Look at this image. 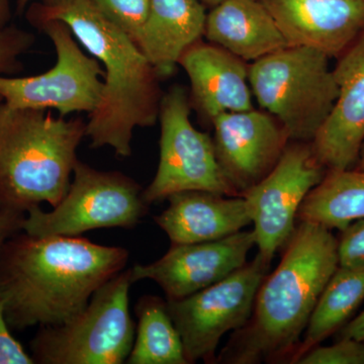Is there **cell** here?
<instances>
[{
	"label": "cell",
	"instance_id": "31",
	"mask_svg": "<svg viewBox=\"0 0 364 364\" xmlns=\"http://www.w3.org/2000/svg\"><path fill=\"white\" fill-rule=\"evenodd\" d=\"M64 1V0H41L40 2L42 4H47V6H52V4H57L59 2ZM31 0H18V13H23V9H26V6L30 4Z\"/></svg>",
	"mask_w": 364,
	"mask_h": 364
},
{
	"label": "cell",
	"instance_id": "32",
	"mask_svg": "<svg viewBox=\"0 0 364 364\" xmlns=\"http://www.w3.org/2000/svg\"><path fill=\"white\" fill-rule=\"evenodd\" d=\"M354 168L358 170H363L364 171V143L363 147H361L360 153H359V157L358 162H356Z\"/></svg>",
	"mask_w": 364,
	"mask_h": 364
},
{
	"label": "cell",
	"instance_id": "30",
	"mask_svg": "<svg viewBox=\"0 0 364 364\" xmlns=\"http://www.w3.org/2000/svg\"><path fill=\"white\" fill-rule=\"evenodd\" d=\"M11 18V2L9 0H0V28L9 26Z\"/></svg>",
	"mask_w": 364,
	"mask_h": 364
},
{
	"label": "cell",
	"instance_id": "9",
	"mask_svg": "<svg viewBox=\"0 0 364 364\" xmlns=\"http://www.w3.org/2000/svg\"><path fill=\"white\" fill-rule=\"evenodd\" d=\"M31 25L51 40L56 63L38 75H0V97L4 104L18 109H55L64 117L77 112L90 114L104 92L102 64L82 51L64 21L43 20Z\"/></svg>",
	"mask_w": 364,
	"mask_h": 364
},
{
	"label": "cell",
	"instance_id": "17",
	"mask_svg": "<svg viewBox=\"0 0 364 364\" xmlns=\"http://www.w3.org/2000/svg\"><path fill=\"white\" fill-rule=\"evenodd\" d=\"M168 207L154 221L171 245L221 240L252 224L249 205L242 196L203 191H182L168 198Z\"/></svg>",
	"mask_w": 364,
	"mask_h": 364
},
{
	"label": "cell",
	"instance_id": "34",
	"mask_svg": "<svg viewBox=\"0 0 364 364\" xmlns=\"http://www.w3.org/2000/svg\"><path fill=\"white\" fill-rule=\"evenodd\" d=\"M4 102V100H2V97H0V105H1V102Z\"/></svg>",
	"mask_w": 364,
	"mask_h": 364
},
{
	"label": "cell",
	"instance_id": "3",
	"mask_svg": "<svg viewBox=\"0 0 364 364\" xmlns=\"http://www.w3.org/2000/svg\"><path fill=\"white\" fill-rule=\"evenodd\" d=\"M279 267L263 279L252 316L223 349L225 363L293 358L326 284L339 267L338 240L330 230L301 222Z\"/></svg>",
	"mask_w": 364,
	"mask_h": 364
},
{
	"label": "cell",
	"instance_id": "1",
	"mask_svg": "<svg viewBox=\"0 0 364 364\" xmlns=\"http://www.w3.org/2000/svg\"><path fill=\"white\" fill-rule=\"evenodd\" d=\"M123 247L81 237H37L20 231L0 248V296L7 323L23 331L65 322L128 262Z\"/></svg>",
	"mask_w": 364,
	"mask_h": 364
},
{
	"label": "cell",
	"instance_id": "18",
	"mask_svg": "<svg viewBox=\"0 0 364 364\" xmlns=\"http://www.w3.org/2000/svg\"><path fill=\"white\" fill-rule=\"evenodd\" d=\"M200 0H151L147 20L135 43L160 78L171 76L182 54L205 33Z\"/></svg>",
	"mask_w": 364,
	"mask_h": 364
},
{
	"label": "cell",
	"instance_id": "28",
	"mask_svg": "<svg viewBox=\"0 0 364 364\" xmlns=\"http://www.w3.org/2000/svg\"><path fill=\"white\" fill-rule=\"evenodd\" d=\"M26 213L0 205V248L7 239L21 231Z\"/></svg>",
	"mask_w": 364,
	"mask_h": 364
},
{
	"label": "cell",
	"instance_id": "14",
	"mask_svg": "<svg viewBox=\"0 0 364 364\" xmlns=\"http://www.w3.org/2000/svg\"><path fill=\"white\" fill-rule=\"evenodd\" d=\"M340 56L333 69L338 97L311 143L327 171L355 166L364 143V31Z\"/></svg>",
	"mask_w": 364,
	"mask_h": 364
},
{
	"label": "cell",
	"instance_id": "6",
	"mask_svg": "<svg viewBox=\"0 0 364 364\" xmlns=\"http://www.w3.org/2000/svg\"><path fill=\"white\" fill-rule=\"evenodd\" d=\"M131 269L100 287L82 311L56 325L41 326L31 341L38 364H123L135 341L131 317Z\"/></svg>",
	"mask_w": 364,
	"mask_h": 364
},
{
	"label": "cell",
	"instance_id": "13",
	"mask_svg": "<svg viewBox=\"0 0 364 364\" xmlns=\"http://www.w3.org/2000/svg\"><path fill=\"white\" fill-rule=\"evenodd\" d=\"M212 123L218 161L240 196L274 168L289 140L274 117L254 109L225 112Z\"/></svg>",
	"mask_w": 364,
	"mask_h": 364
},
{
	"label": "cell",
	"instance_id": "22",
	"mask_svg": "<svg viewBox=\"0 0 364 364\" xmlns=\"http://www.w3.org/2000/svg\"><path fill=\"white\" fill-rule=\"evenodd\" d=\"M135 313L138 326L127 363L189 364L166 301L143 296L136 304Z\"/></svg>",
	"mask_w": 364,
	"mask_h": 364
},
{
	"label": "cell",
	"instance_id": "7",
	"mask_svg": "<svg viewBox=\"0 0 364 364\" xmlns=\"http://www.w3.org/2000/svg\"><path fill=\"white\" fill-rule=\"evenodd\" d=\"M63 200L49 212H26L21 231L32 236L77 237L104 228L133 229L147 215L143 189L121 172L100 171L79 161Z\"/></svg>",
	"mask_w": 364,
	"mask_h": 364
},
{
	"label": "cell",
	"instance_id": "5",
	"mask_svg": "<svg viewBox=\"0 0 364 364\" xmlns=\"http://www.w3.org/2000/svg\"><path fill=\"white\" fill-rule=\"evenodd\" d=\"M329 56L287 46L249 66V85L258 104L282 124L289 140L312 142L331 114L338 85Z\"/></svg>",
	"mask_w": 364,
	"mask_h": 364
},
{
	"label": "cell",
	"instance_id": "33",
	"mask_svg": "<svg viewBox=\"0 0 364 364\" xmlns=\"http://www.w3.org/2000/svg\"><path fill=\"white\" fill-rule=\"evenodd\" d=\"M203 1L205 2V4H208V6L214 7L218 6L219 4H221L224 0H203Z\"/></svg>",
	"mask_w": 364,
	"mask_h": 364
},
{
	"label": "cell",
	"instance_id": "21",
	"mask_svg": "<svg viewBox=\"0 0 364 364\" xmlns=\"http://www.w3.org/2000/svg\"><path fill=\"white\" fill-rule=\"evenodd\" d=\"M364 301V268L338 267L318 299L291 363L340 331Z\"/></svg>",
	"mask_w": 364,
	"mask_h": 364
},
{
	"label": "cell",
	"instance_id": "15",
	"mask_svg": "<svg viewBox=\"0 0 364 364\" xmlns=\"http://www.w3.org/2000/svg\"><path fill=\"white\" fill-rule=\"evenodd\" d=\"M287 45L339 56L364 31V0H261Z\"/></svg>",
	"mask_w": 364,
	"mask_h": 364
},
{
	"label": "cell",
	"instance_id": "19",
	"mask_svg": "<svg viewBox=\"0 0 364 364\" xmlns=\"http://www.w3.org/2000/svg\"><path fill=\"white\" fill-rule=\"evenodd\" d=\"M203 36L244 61L289 46L261 0H224L208 14Z\"/></svg>",
	"mask_w": 364,
	"mask_h": 364
},
{
	"label": "cell",
	"instance_id": "25",
	"mask_svg": "<svg viewBox=\"0 0 364 364\" xmlns=\"http://www.w3.org/2000/svg\"><path fill=\"white\" fill-rule=\"evenodd\" d=\"M294 363L299 364H364V341L340 338L331 346L313 347Z\"/></svg>",
	"mask_w": 364,
	"mask_h": 364
},
{
	"label": "cell",
	"instance_id": "26",
	"mask_svg": "<svg viewBox=\"0 0 364 364\" xmlns=\"http://www.w3.org/2000/svg\"><path fill=\"white\" fill-rule=\"evenodd\" d=\"M338 240L339 267L350 269L364 268V219L341 231Z\"/></svg>",
	"mask_w": 364,
	"mask_h": 364
},
{
	"label": "cell",
	"instance_id": "12",
	"mask_svg": "<svg viewBox=\"0 0 364 364\" xmlns=\"http://www.w3.org/2000/svg\"><path fill=\"white\" fill-rule=\"evenodd\" d=\"M256 245L253 231H242L221 240L171 245L160 259L131 268L132 282L152 280L167 301H178L221 282L247 263Z\"/></svg>",
	"mask_w": 364,
	"mask_h": 364
},
{
	"label": "cell",
	"instance_id": "8",
	"mask_svg": "<svg viewBox=\"0 0 364 364\" xmlns=\"http://www.w3.org/2000/svg\"><path fill=\"white\" fill-rule=\"evenodd\" d=\"M191 107L188 91L181 85L172 86L162 95L158 116L159 164L156 176L143 191L148 205L182 191L240 196L218 161L212 136L191 124Z\"/></svg>",
	"mask_w": 364,
	"mask_h": 364
},
{
	"label": "cell",
	"instance_id": "16",
	"mask_svg": "<svg viewBox=\"0 0 364 364\" xmlns=\"http://www.w3.org/2000/svg\"><path fill=\"white\" fill-rule=\"evenodd\" d=\"M179 65L191 81V105L212 121L225 112L253 109L245 61L220 46L196 42Z\"/></svg>",
	"mask_w": 364,
	"mask_h": 364
},
{
	"label": "cell",
	"instance_id": "20",
	"mask_svg": "<svg viewBox=\"0 0 364 364\" xmlns=\"http://www.w3.org/2000/svg\"><path fill=\"white\" fill-rule=\"evenodd\" d=\"M364 219V171L331 170L306 196L298 214L299 222L317 224L326 229H346Z\"/></svg>",
	"mask_w": 364,
	"mask_h": 364
},
{
	"label": "cell",
	"instance_id": "24",
	"mask_svg": "<svg viewBox=\"0 0 364 364\" xmlns=\"http://www.w3.org/2000/svg\"><path fill=\"white\" fill-rule=\"evenodd\" d=\"M35 43L33 33L16 26L0 28V75H14L23 70L21 57Z\"/></svg>",
	"mask_w": 364,
	"mask_h": 364
},
{
	"label": "cell",
	"instance_id": "10",
	"mask_svg": "<svg viewBox=\"0 0 364 364\" xmlns=\"http://www.w3.org/2000/svg\"><path fill=\"white\" fill-rule=\"evenodd\" d=\"M269 267L270 262L257 254L221 282L188 298L166 299L189 364L198 360L213 363L225 334L247 324Z\"/></svg>",
	"mask_w": 364,
	"mask_h": 364
},
{
	"label": "cell",
	"instance_id": "4",
	"mask_svg": "<svg viewBox=\"0 0 364 364\" xmlns=\"http://www.w3.org/2000/svg\"><path fill=\"white\" fill-rule=\"evenodd\" d=\"M83 117H55L51 111L0 105V205L20 212L46 203L52 208L71 183Z\"/></svg>",
	"mask_w": 364,
	"mask_h": 364
},
{
	"label": "cell",
	"instance_id": "11",
	"mask_svg": "<svg viewBox=\"0 0 364 364\" xmlns=\"http://www.w3.org/2000/svg\"><path fill=\"white\" fill-rule=\"evenodd\" d=\"M312 145H287L274 168L242 193L250 210L258 254L272 262L296 230L301 203L324 178Z\"/></svg>",
	"mask_w": 364,
	"mask_h": 364
},
{
	"label": "cell",
	"instance_id": "2",
	"mask_svg": "<svg viewBox=\"0 0 364 364\" xmlns=\"http://www.w3.org/2000/svg\"><path fill=\"white\" fill-rule=\"evenodd\" d=\"M26 20L64 21L79 44L105 67L102 100L90 114L85 136L92 149L109 147L117 156L130 157L134 131L157 123L162 98L160 77L136 43L91 0H64L52 6L35 2Z\"/></svg>",
	"mask_w": 364,
	"mask_h": 364
},
{
	"label": "cell",
	"instance_id": "23",
	"mask_svg": "<svg viewBox=\"0 0 364 364\" xmlns=\"http://www.w3.org/2000/svg\"><path fill=\"white\" fill-rule=\"evenodd\" d=\"M105 18L135 42L149 14L151 0H91Z\"/></svg>",
	"mask_w": 364,
	"mask_h": 364
},
{
	"label": "cell",
	"instance_id": "29",
	"mask_svg": "<svg viewBox=\"0 0 364 364\" xmlns=\"http://www.w3.org/2000/svg\"><path fill=\"white\" fill-rule=\"evenodd\" d=\"M340 338H352L364 341V311L358 317L342 328L339 332Z\"/></svg>",
	"mask_w": 364,
	"mask_h": 364
},
{
	"label": "cell",
	"instance_id": "27",
	"mask_svg": "<svg viewBox=\"0 0 364 364\" xmlns=\"http://www.w3.org/2000/svg\"><path fill=\"white\" fill-rule=\"evenodd\" d=\"M9 328L4 299L0 296V364H35L32 355L26 353Z\"/></svg>",
	"mask_w": 364,
	"mask_h": 364
}]
</instances>
